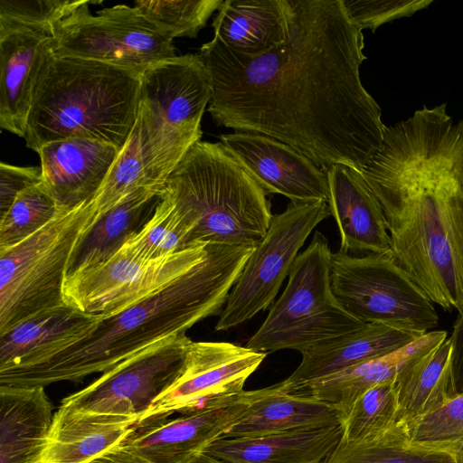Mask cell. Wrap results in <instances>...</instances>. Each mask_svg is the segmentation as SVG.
Returning <instances> with one entry per match:
<instances>
[{
  "label": "cell",
  "instance_id": "20",
  "mask_svg": "<svg viewBox=\"0 0 463 463\" xmlns=\"http://www.w3.org/2000/svg\"><path fill=\"white\" fill-rule=\"evenodd\" d=\"M423 335L384 324L367 323L354 332L302 353L298 368L276 384L282 391L291 392L310 382L389 354Z\"/></svg>",
  "mask_w": 463,
  "mask_h": 463
},
{
  "label": "cell",
  "instance_id": "9",
  "mask_svg": "<svg viewBox=\"0 0 463 463\" xmlns=\"http://www.w3.org/2000/svg\"><path fill=\"white\" fill-rule=\"evenodd\" d=\"M90 3L54 25L53 54L99 61L137 73L175 56L173 40L135 6L117 5L92 15Z\"/></svg>",
  "mask_w": 463,
  "mask_h": 463
},
{
  "label": "cell",
  "instance_id": "34",
  "mask_svg": "<svg viewBox=\"0 0 463 463\" xmlns=\"http://www.w3.org/2000/svg\"><path fill=\"white\" fill-rule=\"evenodd\" d=\"M58 210L57 203L42 183L22 191L0 216V250L19 243L42 229Z\"/></svg>",
  "mask_w": 463,
  "mask_h": 463
},
{
  "label": "cell",
  "instance_id": "22",
  "mask_svg": "<svg viewBox=\"0 0 463 463\" xmlns=\"http://www.w3.org/2000/svg\"><path fill=\"white\" fill-rule=\"evenodd\" d=\"M342 434L340 422L255 438H220L204 452L232 463H323Z\"/></svg>",
  "mask_w": 463,
  "mask_h": 463
},
{
  "label": "cell",
  "instance_id": "1",
  "mask_svg": "<svg viewBox=\"0 0 463 463\" xmlns=\"http://www.w3.org/2000/svg\"><path fill=\"white\" fill-rule=\"evenodd\" d=\"M290 30L258 57L218 38L200 49L212 84L208 112L219 126L278 139L327 170L362 171L380 148L382 110L362 84L363 30L342 0H289Z\"/></svg>",
  "mask_w": 463,
  "mask_h": 463
},
{
  "label": "cell",
  "instance_id": "7",
  "mask_svg": "<svg viewBox=\"0 0 463 463\" xmlns=\"http://www.w3.org/2000/svg\"><path fill=\"white\" fill-rule=\"evenodd\" d=\"M332 251L316 231L298 254L288 281L246 347L262 353L292 349L301 354L363 327L335 298L330 281Z\"/></svg>",
  "mask_w": 463,
  "mask_h": 463
},
{
  "label": "cell",
  "instance_id": "28",
  "mask_svg": "<svg viewBox=\"0 0 463 463\" xmlns=\"http://www.w3.org/2000/svg\"><path fill=\"white\" fill-rule=\"evenodd\" d=\"M451 342L446 339L404 370L394 383L399 421L408 423L454 397L450 372Z\"/></svg>",
  "mask_w": 463,
  "mask_h": 463
},
{
  "label": "cell",
  "instance_id": "5",
  "mask_svg": "<svg viewBox=\"0 0 463 463\" xmlns=\"http://www.w3.org/2000/svg\"><path fill=\"white\" fill-rule=\"evenodd\" d=\"M165 190L194 225L190 245L256 246L273 217L269 194L222 142H196Z\"/></svg>",
  "mask_w": 463,
  "mask_h": 463
},
{
  "label": "cell",
  "instance_id": "10",
  "mask_svg": "<svg viewBox=\"0 0 463 463\" xmlns=\"http://www.w3.org/2000/svg\"><path fill=\"white\" fill-rule=\"evenodd\" d=\"M331 215L327 202H291L273 215L250 255L220 314L215 330L237 326L272 306L298 250L318 223Z\"/></svg>",
  "mask_w": 463,
  "mask_h": 463
},
{
  "label": "cell",
  "instance_id": "19",
  "mask_svg": "<svg viewBox=\"0 0 463 463\" xmlns=\"http://www.w3.org/2000/svg\"><path fill=\"white\" fill-rule=\"evenodd\" d=\"M52 52V36L29 28L0 29V127L24 137L33 92Z\"/></svg>",
  "mask_w": 463,
  "mask_h": 463
},
{
  "label": "cell",
  "instance_id": "18",
  "mask_svg": "<svg viewBox=\"0 0 463 463\" xmlns=\"http://www.w3.org/2000/svg\"><path fill=\"white\" fill-rule=\"evenodd\" d=\"M326 175L327 203L340 232V250L392 256L383 213L362 172L336 164Z\"/></svg>",
  "mask_w": 463,
  "mask_h": 463
},
{
  "label": "cell",
  "instance_id": "39",
  "mask_svg": "<svg viewBox=\"0 0 463 463\" xmlns=\"http://www.w3.org/2000/svg\"><path fill=\"white\" fill-rule=\"evenodd\" d=\"M451 342L450 372L455 394L463 393V315L458 316L454 325Z\"/></svg>",
  "mask_w": 463,
  "mask_h": 463
},
{
  "label": "cell",
  "instance_id": "27",
  "mask_svg": "<svg viewBox=\"0 0 463 463\" xmlns=\"http://www.w3.org/2000/svg\"><path fill=\"white\" fill-rule=\"evenodd\" d=\"M165 190L138 189L99 216L77 250L67 277L96 266L119 250L150 219Z\"/></svg>",
  "mask_w": 463,
  "mask_h": 463
},
{
  "label": "cell",
  "instance_id": "13",
  "mask_svg": "<svg viewBox=\"0 0 463 463\" xmlns=\"http://www.w3.org/2000/svg\"><path fill=\"white\" fill-rule=\"evenodd\" d=\"M248 391L216 398L169 420L137 421L121 444L147 463H187L223 437L249 408Z\"/></svg>",
  "mask_w": 463,
  "mask_h": 463
},
{
  "label": "cell",
  "instance_id": "37",
  "mask_svg": "<svg viewBox=\"0 0 463 463\" xmlns=\"http://www.w3.org/2000/svg\"><path fill=\"white\" fill-rule=\"evenodd\" d=\"M350 18L362 29L374 32L380 25L411 16L432 0H342Z\"/></svg>",
  "mask_w": 463,
  "mask_h": 463
},
{
  "label": "cell",
  "instance_id": "11",
  "mask_svg": "<svg viewBox=\"0 0 463 463\" xmlns=\"http://www.w3.org/2000/svg\"><path fill=\"white\" fill-rule=\"evenodd\" d=\"M209 242L156 260L121 247L105 261L74 272L63 286L64 303L83 313L112 316L142 300L201 261Z\"/></svg>",
  "mask_w": 463,
  "mask_h": 463
},
{
  "label": "cell",
  "instance_id": "32",
  "mask_svg": "<svg viewBox=\"0 0 463 463\" xmlns=\"http://www.w3.org/2000/svg\"><path fill=\"white\" fill-rule=\"evenodd\" d=\"M399 422L394 383L377 384L364 392L342 420L341 439L358 442L374 438Z\"/></svg>",
  "mask_w": 463,
  "mask_h": 463
},
{
  "label": "cell",
  "instance_id": "25",
  "mask_svg": "<svg viewBox=\"0 0 463 463\" xmlns=\"http://www.w3.org/2000/svg\"><path fill=\"white\" fill-rule=\"evenodd\" d=\"M248 410L222 438H255L342 422L339 411L333 405L282 391L277 384L248 391Z\"/></svg>",
  "mask_w": 463,
  "mask_h": 463
},
{
  "label": "cell",
  "instance_id": "12",
  "mask_svg": "<svg viewBox=\"0 0 463 463\" xmlns=\"http://www.w3.org/2000/svg\"><path fill=\"white\" fill-rule=\"evenodd\" d=\"M191 341L186 335L165 340L103 373L87 387L64 398L61 406L74 412L138 420L180 376Z\"/></svg>",
  "mask_w": 463,
  "mask_h": 463
},
{
  "label": "cell",
  "instance_id": "6",
  "mask_svg": "<svg viewBox=\"0 0 463 463\" xmlns=\"http://www.w3.org/2000/svg\"><path fill=\"white\" fill-rule=\"evenodd\" d=\"M99 217L92 200L72 209L59 207L42 229L0 250V334L42 311L65 305L69 268Z\"/></svg>",
  "mask_w": 463,
  "mask_h": 463
},
{
  "label": "cell",
  "instance_id": "29",
  "mask_svg": "<svg viewBox=\"0 0 463 463\" xmlns=\"http://www.w3.org/2000/svg\"><path fill=\"white\" fill-rule=\"evenodd\" d=\"M99 317L65 304L27 318L0 334V369L65 336L84 331Z\"/></svg>",
  "mask_w": 463,
  "mask_h": 463
},
{
  "label": "cell",
  "instance_id": "38",
  "mask_svg": "<svg viewBox=\"0 0 463 463\" xmlns=\"http://www.w3.org/2000/svg\"><path fill=\"white\" fill-rule=\"evenodd\" d=\"M43 182L42 169L0 164V216L5 214L16 196L28 187Z\"/></svg>",
  "mask_w": 463,
  "mask_h": 463
},
{
  "label": "cell",
  "instance_id": "31",
  "mask_svg": "<svg viewBox=\"0 0 463 463\" xmlns=\"http://www.w3.org/2000/svg\"><path fill=\"white\" fill-rule=\"evenodd\" d=\"M193 231V224L165 190L150 219L123 247L145 260H156L191 246Z\"/></svg>",
  "mask_w": 463,
  "mask_h": 463
},
{
  "label": "cell",
  "instance_id": "23",
  "mask_svg": "<svg viewBox=\"0 0 463 463\" xmlns=\"http://www.w3.org/2000/svg\"><path fill=\"white\" fill-rule=\"evenodd\" d=\"M290 17L289 0H224L212 25L227 48L258 57L288 40Z\"/></svg>",
  "mask_w": 463,
  "mask_h": 463
},
{
  "label": "cell",
  "instance_id": "15",
  "mask_svg": "<svg viewBox=\"0 0 463 463\" xmlns=\"http://www.w3.org/2000/svg\"><path fill=\"white\" fill-rule=\"evenodd\" d=\"M211 99L210 76L199 53L175 55L140 73L139 105L169 131H200Z\"/></svg>",
  "mask_w": 463,
  "mask_h": 463
},
{
  "label": "cell",
  "instance_id": "4",
  "mask_svg": "<svg viewBox=\"0 0 463 463\" xmlns=\"http://www.w3.org/2000/svg\"><path fill=\"white\" fill-rule=\"evenodd\" d=\"M140 73L109 63L51 52L34 85L26 146L37 151L66 138H86L119 150L137 120Z\"/></svg>",
  "mask_w": 463,
  "mask_h": 463
},
{
  "label": "cell",
  "instance_id": "36",
  "mask_svg": "<svg viewBox=\"0 0 463 463\" xmlns=\"http://www.w3.org/2000/svg\"><path fill=\"white\" fill-rule=\"evenodd\" d=\"M78 0H0V29L29 28L47 32L85 5Z\"/></svg>",
  "mask_w": 463,
  "mask_h": 463
},
{
  "label": "cell",
  "instance_id": "24",
  "mask_svg": "<svg viewBox=\"0 0 463 463\" xmlns=\"http://www.w3.org/2000/svg\"><path fill=\"white\" fill-rule=\"evenodd\" d=\"M137 420L71 411L60 406L35 463H88L118 446Z\"/></svg>",
  "mask_w": 463,
  "mask_h": 463
},
{
  "label": "cell",
  "instance_id": "3",
  "mask_svg": "<svg viewBox=\"0 0 463 463\" xmlns=\"http://www.w3.org/2000/svg\"><path fill=\"white\" fill-rule=\"evenodd\" d=\"M256 246L209 242L204 258L142 300L0 369V387H45L106 373L220 315Z\"/></svg>",
  "mask_w": 463,
  "mask_h": 463
},
{
  "label": "cell",
  "instance_id": "40",
  "mask_svg": "<svg viewBox=\"0 0 463 463\" xmlns=\"http://www.w3.org/2000/svg\"><path fill=\"white\" fill-rule=\"evenodd\" d=\"M88 463H147L121 443Z\"/></svg>",
  "mask_w": 463,
  "mask_h": 463
},
{
  "label": "cell",
  "instance_id": "17",
  "mask_svg": "<svg viewBox=\"0 0 463 463\" xmlns=\"http://www.w3.org/2000/svg\"><path fill=\"white\" fill-rule=\"evenodd\" d=\"M118 152L113 145L86 138L48 143L37 151L42 184L59 207L72 209L95 196Z\"/></svg>",
  "mask_w": 463,
  "mask_h": 463
},
{
  "label": "cell",
  "instance_id": "8",
  "mask_svg": "<svg viewBox=\"0 0 463 463\" xmlns=\"http://www.w3.org/2000/svg\"><path fill=\"white\" fill-rule=\"evenodd\" d=\"M330 281L342 307L363 323L426 334L437 326L433 303L392 256L332 253Z\"/></svg>",
  "mask_w": 463,
  "mask_h": 463
},
{
  "label": "cell",
  "instance_id": "2",
  "mask_svg": "<svg viewBox=\"0 0 463 463\" xmlns=\"http://www.w3.org/2000/svg\"><path fill=\"white\" fill-rule=\"evenodd\" d=\"M446 107L385 127L361 172L393 259L432 303L463 315V119L453 123Z\"/></svg>",
  "mask_w": 463,
  "mask_h": 463
},
{
  "label": "cell",
  "instance_id": "26",
  "mask_svg": "<svg viewBox=\"0 0 463 463\" xmlns=\"http://www.w3.org/2000/svg\"><path fill=\"white\" fill-rule=\"evenodd\" d=\"M0 463H35L54 415L44 387H0Z\"/></svg>",
  "mask_w": 463,
  "mask_h": 463
},
{
  "label": "cell",
  "instance_id": "21",
  "mask_svg": "<svg viewBox=\"0 0 463 463\" xmlns=\"http://www.w3.org/2000/svg\"><path fill=\"white\" fill-rule=\"evenodd\" d=\"M446 339V331H429L389 354L351 366L288 392L333 405L343 420L364 392L380 383H395L404 370Z\"/></svg>",
  "mask_w": 463,
  "mask_h": 463
},
{
  "label": "cell",
  "instance_id": "41",
  "mask_svg": "<svg viewBox=\"0 0 463 463\" xmlns=\"http://www.w3.org/2000/svg\"><path fill=\"white\" fill-rule=\"evenodd\" d=\"M187 463H232L231 461L217 458L204 451L197 454Z\"/></svg>",
  "mask_w": 463,
  "mask_h": 463
},
{
  "label": "cell",
  "instance_id": "14",
  "mask_svg": "<svg viewBox=\"0 0 463 463\" xmlns=\"http://www.w3.org/2000/svg\"><path fill=\"white\" fill-rule=\"evenodd\" d=\"M266 355L232 343L191 341L180 376L137 421L185 412L211 400L241 392Z\"/></svg>",
  "mask_w": 463,
  "mask_h": 463
},
{
  "label": "cell",
  "instance_id": "35",
  "mask_svg": "<svg viewBox=\"0 0 463 463\" xmlns=\"http://www.w3.org/2000/svg\"><path fill=\"white\" fill-rule=\"evenodd\" d=\"M406 425L413 443L463 458V393Z\"/></svg>",
  "mask_w": 463,
  "mask_h": 463
},
{
  "label": "cell",
  "instance_id": "30",
  "mask_svg": "<svg viewBox=\"0 0 463 463\" xmlns=\"http://www.w3.org/2000/svg\"><path fill=\"white\" fill-rule=\"evenodd\" d=\"M323 463H463V458L413 443L406 423L399 421L369 439H340Z\"/></svg>",
  "mask_w": 463,
  "mask_h": 463
},
{
  "label": "cell",
  "instance_id": "33",
  "mask_svg": "<svg viewBox=\"0 0 463 463\" xmlns=\"http://www.w3.org/2000/svg\"><path fill=\"white\" fill-rule=\"evenodd\" d=\"M223 0H138L135 7L165 35L195 38Z\"/></svg>",
  "mask_w": 463,
  "mask_h": 463
},
{
  "label": "cell",
  "instance_id": "16",
  "mask_svg": "<svg viewBox=\"0 0 463 463\" xmlns=\"http://www.w3.org/2000/svg\"><path fill=\"white\" fill-rule=\"evenodd\" d=\"M220 138L268 194H282L294 203L327 202L326 171L292 146L250 132L235 131Z\"/></svg>",
  "mask_w": 463,
  "mask_h": 463
}]
</instances>
